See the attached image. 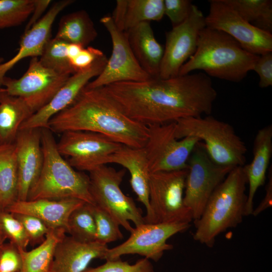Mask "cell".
Returning a JSON list of instances; mask_svg holds the SVG:
<instances>
[{
    "instance_id": "cell-1",
    "label": "cell",
    "mask_w": 272,
    "mask_h": 272,
    "mask_svg": "<svg viewBox=\"0 0 272 272\" xmlns=\"http://www.w3.org/2000/svg\"><path fill=\"white\" fill-rule=\"evenodd\" d=\"M130 118L149 126L210 115L217 92L202 72L104 87Z\"/></svg>"
},
{
    "instance_id": "cell-2",
    "label": "cell",
    "mask_w": 272,
    "mask_h": 272,
    "mask_svg": "<svg viewBox=\"0 0 272 272\" xmlns=\"http://www.w3.org/2000/svg\"><path fill=\"white\" fill-rule=\"evenodd\" d=\"M51 131L82 130L104 135L127 146L143 148L148 127L128 117L104 87L86 86L75 101L49 121Z\"/></svg>"
},
{
    "instance_id": "cell-3",
    "label": "cell",
    "mask_w": 272,
    "mask_h": 272,
    "mask_svg": "<svg viewBox=\"0 0 272 272\" xmlns=\"http://www.w3.org/2000/svg\"><path fill=\"white\" fill-rule=\"evenodd\" d=\"M259 56L245 50L227 33L206 26L199 34L195 52L178 76L201 70L209 77L238 83L253 70Z\"/></svg>"
},
{
    "instance_id": "cell-4",
    "label": "cell",
    "mask_w": 272,
    "mask_h": 272,
    "mask_svg": "<svg viewBox=\"0 0 272 272\" xmlns=\"http://www.w3.org/2000/svg\"><path fill=\"white\" fill-rule=\"evenodd\" d=\"M247 183L242 166L230 171L212 194L200 218L193 221L195 241L213 247L218 235L242 222L245 216Z\"/></svg>"
},
{
    "instance_id": "cell-5",
    "label": "cell",
    "mask_w": 272,
    "mask_h": 272,
    "mask_svg": "<svg viewBox=\"0 0 272 272\" xmlns=\"http://www.w3.org/2000/svg\"><path fill=\"white\" fill-rule=\"evenodd\" d=\"M41 146L42 167L29 190L27 200L75 198L95 205L90 190L89 177L76 171L63 159L48 128H41Z\"/></svg>"
},
{
    "instance_id": "cell-6",
    "label": "cell",
    "mask_w": 272,
    "mask_h": 272,
    "mask_svg": "<svg viewBox=\"0 0 272 272\" xmlns=\"http://www.w3.org/2000/svg\"><path fill=\"white\" fill-rule=\"evenodd\" d=\"M175 136L178 139L192 137L202 141L209 156L217 164L232 167L245 165V143L231 125L210 115L177 120Z\"/></svg>"
},
{
    "instance_id": "cell-7",
    "label": "cell",
    "mask_w": 272,
    "mask_h": 272,
    "mask_svg": "<svg viewBox=\"0 0 272 272\" xmlns=\"http://www.w3.org/2000/svg\"><path fill=\"white\" fill-rule=\"evenodd\" d=\"M187 174V169L150 173V211L144 217V223H190L193 221L190 210L183 202Z\"/></svg>"
},
{
    "instance_id": "cell-8",
    "label": "cell",
    "mask_w": 272,
    "mask_h": 272,
    "mask_svg": "<svg viewBox=\"0 0 272 272\" xmlns=\"http://www.w3.org/2000/svg\"><path fill=\"white\" fill-rule=\"evenodd\" d=\"M89 173L90 190L95 205L107 212L120 226L130 232L133 228L129 221L135 227L144 223L142 210L120 187L125 169L116 170L103 165Z\"/></svg>"
},
{
    "instance_id": "cell-9",
    "label": "cell",
    "mask_w": 272,
    "mask_h": 272,
    "mask_svg": "<svg viewBox=\"0 0 272 272\" xmlns=\"http://www.w3.org/2000/svg\"><path fill=\"white\" fill-rule=\"evenodd\" d=\"M234 167L217 164L209 156L202 142H199L187 162L183 202L198 219L212 194Z\"/></svg>"
},
{
    "instance_id": "cell-10",
    "label": "cell",
    "mask_w": 272,
    "mask_h": 272,
    "mask_svg": "<svg viewBox=\"0 0 272 272\" xmlns=\"http://www.w3.org/2000/svg\"><path fill=\"white\" fill-rule=\"evenodd\" d=\"M148 135L144 147L150 173L187 169L189 158L200 141L175 136V122L148 126Z\"/></svg>"
},
{
    "instance_id": "cell-11",
    "label": "cell",
    "mask_w": 272,
    "mask_h": 272,
    "mask_svg": "<svg viewBox=\"0 0 272 272\" xmlns=\"http://www.w3.org/2000/svg\"><path fill=\"white\" fill-rule=\"evenodd\" d=\"M100 21L110 36L112 53L101 73L86 87L101 88L118 82H141L151 78L137 60L125 32L117 28L111 16H104Z\"/></svg>"
},
{
    "instance_id": "cell-12",
    "label": "cell",
    "mask_w": 272,
    "mask_h": 272,
    "mask_svg": "<svg viewBox=\"0 0 272 272\" xmlns=\"http://www.w3.org/2000/svg\"><path fill=\"white\" fill-rule=\"evenodd\" d=\"M70 76L46 67L38 57H32L21 77L13 79L5 76L2 86L9 94L24 100L34 113L50 101Z\"/></svg>"
},
{
    "instance_id": "cell-13",
    "label": "cell",
    "mask_w": 272,
    "mask_h": 272,
    "mask_svg": "<svg viewBox=\"0 0 272 272\" xmlns=\"http://www.w3.org/2000/svg\"><path fill=\"white\" fill-rule=\"evenodd\" d=\"M122 145L100 133L69 130L62 133L57 148L62 157H67L72 167L90 172L106 165V159Z\"/></svg>"
},
{
    "instance_id": "cell-14",
    "label": "cell",
    "mask_w": 272,
    "mask_h": 272,
    "mask_svg": "<svg viewBox=\"0 0 272 272\" xmlns=\"http://www.w3.org/2000/svg\"><path fill=\"white\" fill-rule=\"evenodd\" d=\"M206 26L223 31L246 51L258 55L272 52V34L250 24L223 0H210Z\"/></svg>"
},
{
    "instance_id": "cell-15",
    "label": "cell",
    "mask_w": 272,
    "mask_h": 272,
    "mask_svg": "<svg viewBox=\"0 0 272 272\" xmlns=\"http://www.w3.org/2000/svg\"><path fill=\"white\" fill-rule=\"evenodd\" d=\"M190 225V223L181 222L144 223L133 228L125 241L108 248L104 259L113 260L123 255L138 254L158 261L165 251L173 247L167 240L173 235L187 230Z\"/></svg>"
},
{
    "instance_id": "cell-16",
    "label": "cell",
    "mask_w": 272,
    "mask_h": 272,
    "mask_svg": "<svg viewBox=\"0 0 272 272\" xmlns=\"http://www.w3.org/2000/svg\"><path fill=\"white\" fill-rule=\"evenodd\" d=\"M206 27L202 12L193 5L185 21L166 33L159 77L166 79L178 76L181 67L195 52L199 34Z\"/></svg>"
},
{
    "instance_id": "cell-17",
    "label": "cell",
    "mask_w": 272,
    "mask_h": 272,
    "mask_svg": "<svg viewBox=\"0 0 272 272\" xmlns=\"http://www.w3.org/2000/svg\"><path fill=\"white\" fill-rule=\"evenodd\" d=\"M107 59L104 54L88 69L72 75L50 101L24 121L20 129L48 128L50 120L75 101L90 80L101 73Z\"/></svg>"
},
{
    "instance_id": "cell-18",
    "label": "cell",
    "mask_w": 272,
    "mask_h": 272,
    "mask_svg": "<svg viewBox=\"0 0 272 272\" xmlns=\"http://www.w3.org/2000/svg\"><path fill=\"white\" fill-rule=\"evenodd\" d=\"M14 142L18 171L17 201H25L43 165L41 129H20Z\"/></svg>"
},
{
    "instance_id": "cell-19",
    "label": "cell",
    "mask_w": 272,
    "mask_h": 272,
    "mask_svg": "<svg viewBox=\"0 0 272 272\" xmlns=\"http://www.w3.org/2000/svg\"><path fill=\"white\" fill-rule=\"evenodd\" d=\"M74 2L61 0L55 2L37 23L24 32L17 53L7 62L0 64V88L6 74L19 61L26 57H38L41 55L51 39V28L56 17Z\"/></svg>"
},
{
    "instance_id": "cell-20",
    "label": "cell",
    "mask_w": 272,
    "mask_h": 272,
    "mask_svg": "<svg viewBox=\"0 0 272 272\" xmlns=\"http://www.w3.org/2000/svg\"><path fill=\"white\" fill-rule=\"evenodd\" d=\"M108 248L96 241L84 242L64 236L57 244L50 272H83L94 259H104Z\"/></svg>"
},
{
    "instance_id": "cell-21",
    "label": "cell",
    "mask_w": 272,
    "mask_h": 272,
    "mask_svg": "<svg viewBox=\"0 0 272 272\" xmlns=\"http://www.w3.org/2000/svg\"><path fill=\"white\" fill-rule=\"evenodd\" d=\"M84 203L75 198L16 201L5 211L35 216L41 219L49 229H63L66 232L70 216Z\"/></svg>"
},
{
    "instance_id": "cell-22",
    "label": "cell",
    "mask_w": 272,
    "mask_h": 272,
    "mask_svg": "<svg viewBox=\"0 0 272 272\" xmlns=\"http://www.w3.org/2000/svg\"><path fill=\"white\" fill-rule=\"evenodd\" d=\"M271 155L272 125L269 124L257 131L253 142L252 160L242 166L249 185L245 216L252 215L254 196L258 189L265 183Z\"/></svg>"
},
{
    "instance_id": "cell-23",
    "label": "cell",
    "mask_w": 272,
    "mask_h": 272,
    "mask_svg": "<svg viewBox=\"0 0 272 272\" xmlns=\"http://www.w3.org/2000/svg\"><path fill=\"white\" fill-rule=\"evenodd\" d=\"M105 163H116L128 170L130 175L131 187L138 200L145 206L146 215H148L150 211L149 196L150 173L144 148L122 145L106 159Z\"/></svg>"
},
{
    "instance_id": "cell-24",
    "label": "cell",
    "mask_w": 272,
    "mask_h": 272,
    "mask_svg": "<svg viewBox=\"0 0 272 272\" xmlns=\"http://www.w3.org/2000/svg\"><path fill=\"white\" fill-rule=\"evenodd\" d=\"M125 33L141 67L151 77H159L164 49L155 38L150 23H141Z\"/></svg>"
},
{
    "instance_id": "cell-25",
    "label": "cell",
    "mask_w": 272,
    "mask_h": 272,
    "mask_svg": "<svg viewBox=\"0 0 272 272\" xmlns=\"http://www.w3.org/2000/svg\"><path fill=\"white\" fill-rule=\"evenodd\" d=\"M164 15V0H117L111 17L125 32L143 22L159 21Z\"/></svg>"
},
{
    "instance_id": "cell-26",
    "label": "cell",
    "mask_w": 272,
    "mask_h": 272,
    "mask_svg": "<svg viewBox=\"0 0 272 272\" xmlns=\"http://www.w3.org/2000/svg\"><path fill=\"white\" fill-rule=\"evenodd\" d=\"M33 114L22 98L0 88V140L2 144L14 143L22 124Z\"/></svg>"
},
{
    "instance_id": "cell-27",
    "label": "cell",
    "mask_w": 272,
    "mask_h": 272,
    "mask_svg": "<svg viewBox=\"0 0 272 272\" xmlns=\"http://www.w3.org/2000/svg\"><path fill=\"white\" fill-rule=\"evenodd\" d=\"M97 35L92 20L87 12L82 10L61 18L55 38L85 47L96 39Z\"/></svg>"
},
{
    "instance_id": "cell-28",
    "label": "cell",
    "mask_w": 272,
    "mask_h": 272,
    "mask_svg": "<svg viewBox=\"0 0 272 272\" xmlns=\"http://www.w3.org/2000/svg\"><path fill=\"white\" fill-rule=\"evenodd\" d=\"M18 171L15 142L0 145V210L17 200Z\"/></svg>"
},
{
    "instance_id": "cell-29",
    "label": "cell",
    "mask_w": 272,
    "mask_h": 272,
    "mask_svg": "<svg viewBox=\"0 0 272 272\" xmlns=\"http://www.w3.org/2000/svg\"><path fill=\"white\" fill-rule=\"evenodd\" d=\"M65 233L63 229H50L35 248L29 251L19 248L22 260L19 272H50L56 246Z\"/></svg>"
},
{
    "instance_id": "cell-30",
    "label": "cell",
    "mask_w": 272,
    "mask_h": 272,
    "mask_svg": "<svg viewBox=\"0 0 272 272\" xmlns=\"http://www.w3.org/2000/svg\"><path fill=\"white\" fill-rule=\"evenodd\" d=\"M244 20L254 27L271 33V0H223Z\"/></svg>"
},
{
    "instance_id": "cell-31",
    "label": "cell",
    "mask_w": 272,
    "mask_h": 272,
    "mask_svg": "<svg viewBox=\"0 0 272 272\" xmlns=\"http://www.w3.org/2000/svg\"><path fill=\"white\" fill-rule=\"evenodd\" d=\"M92 206L85 202L75 209L69 217L66 233L79 241H96V225Z\"/></svg>"
},
{
    "instance_id": "cell-32",
    "label": "cell",
    "mask_w": 272,
    "mask_h": 272,
    "mask_svg": "<svg viewBox=\"0 0 272 272\" xmlns=\"http://www.w3.org/2000/svg\"><path fill=\"white\" fill-rule=\"evenodd\" d=\"M68 44L55 37L51 38L40 56L41 63L61 75L71 76L75 74L67 55Z\"/></svg>"
},
{
    "instance_id": "cell-33",
    "label": "cell",
    "mask_w": 272,
    "mask_h": 272,
    "mask_svg": "<svg viewBox=\"0 0 272 272\" xmlns=\"http://www.w3.org/2000/svg\"><path fill=\"white\" fill-rule=\"evenodd\" d=\"M33 8L34 0H0V30L21 25Z\"/></svg>"
},
{
    "instance_id": "cell-34",
    "label": "cell",
    "mask_w": 272,
    "mask_h": 272,
    "mask_svg": "<svg viewBox=\"0 0 272 272\" xmlns=\"http://www.w3.org/2000/svg\"><path fill=\"white\" fill-rule=\"evenodd\" d=\"M96 225V241L102 244L121 239L123 235L119 224L107 212L96 205L92 206Z\"/></svg>"
},
{
    "instance_id": "cell-35",
    "label": "cell",
    "mask_w": 272,
    "mask_h": 272,
    "mask_svg": "<svg viewBox=\"0 0 272 272\" xmlns=\"http://www.w3.org/2000/svg\"><path fill=\"white\" fill-rule=\"evenodd\" d=\"M0 222L6 238L19 248L26 250L30 240L22 223L14 215L7 211H1Z\"/></svg>"
},
{
    "instance_id": "cell-36",
    "label": "cell",
    "mask_w": 272,
    "mask_h": 272,
    "mask_svg": "<svg viewBox=\"0 0 272 272\" xmlns=\"http://www.w3.org/2000/svg\"><path fill=\"white\" fill-rule=\"evenodd\" d=\"M83 272H155L153 266L146 258L140 259L133 264L122 261L120 258L106 260L102 265L87 267Z\"/></svg>"
},
{
    "instance_id": "cell-37",
    "label": "cell",
    "mask_w": 272,
    "mask_h": 272,
    "mask_svg": "<svg viewBox=\"0 0 272 272\" xmlns=\"http://www.w3.org/2000/svg\"><path fill=\"white\" fill-rule=\"evenodd\" d=\"M13 214L23 226L30 243L32 244L41 243L45 240L50 229L41 219L29 215Z\"/></svg>"
},
{
    "instance_id": "cell-38",
    "label": "cell",
    "mask_w": 272,
    "mask_h": 272,
    "mask_svg": "<svg viewBox=\"0 0 272 272\" xmlns=\"http://www.w3.org/2000/svg\"><path fill=\"white\" fill-rule=\"evenodd\" d=\"M22 264L20 251L16 245L10 242L0 246V272H19Z\"/></svg>"
},
{
    "instance_id": "cell-39",
    "label": "cell",
    "mask_w": 272,
    "mask_h": 272,
    "mask_svg": "<svg viewBox=\"0 0 272 272\" xmlns=\"http://www.w3.org/2000/svg\"><path fill=\"white\" fill-rule=\"evenodd\" d=\"M164 15L168 17L174 27L185 21L193 5L189 0H164Z\"/></svg>"
},
{
    "instance_id": "cell-40",
    "label": "cell",
    "mask_w": 272,
    "mask_h": 272,
    "mask_svg": "<svg viewBox=\"0 0 272 272\" xmlns=\"http://www.w3.org/2000/svg\"><path fill=\"white\" fill-rule=\"evenodd\" d=\"M259 77V86L265 88L272 86V52L259 56L253 70Z\"/></svg>"
},
{
    "instance_id": "cell-41",
    "label": "cell",
    "mask_w": 272,
    "mask_h": 272,
    "mask_svg": "<svg viewBox=\"0 0 272 272\" xmlns=\"http://www.w3.org/2000/svg\"><path fill=\"white\" fill-rule=\"evenodd\" d=\"M103 55L100 50L96 48L84 47L76 57L70 60V63L76 73L88 69Z\"/></svg>"
},
{
    "instance_id": "cell-42",
    "label": "cell",
    "mask_w": 272,
    "mask_h": 272,
    "mask_svg": "<svg viewBox=\"0 0 272 272\" xmlns=\"http://www.w3.org/2000/svg\"><path fill=\"white\" fill-rule=\"evenodd\" d=\"M272 206V167L270 165L268 169V181L265 186V194L259 203V205L254 209L252 215L256 217L261 212Z\"/></svg>"
},
{
    "instance_id": "cell-43",
    "label": "cell",
    "mask_w": 272,
    "mask_h": 272,
    "mask_svg": "<svg viewBox=\"0 0 272 272\" xmlns=\"http://www.w3.org/2000/svg\"><path fill=\"white\" fill-rule=\"evenodd\" d=\"M50 0H34V8L30 19L27 24L25 31L29 30L41 19L51 3Z\"/></svg>"
},
{
    "instance_id": "cell-44",
    "label": "cell",
    "mask_w": 272,
    "mask_h": 272,
    "mask_svg": "<svg viewBox=\"0 0 272 272\" xmlns=\"http://www.w3.org/2000/svg\"><path fill=\"white\" fill-rule=\"evenodd\" d=\"M83 46L74 43H69L67 47V55L69 60L76 57L84 48Z\"/></svg>"
},
{
    "instance_id": "cell-45",
    "label": "cell",
    "mask_w": 272,
    "mask_h": 272,
    "mask_svg": "<svg viewBox=\"0 0 272 272\" xmlns=\"http://www.w3.org/2000/svg\"><path fill=\"white\" fill-rule=\"evenodd\" d=\"M1 210H0V212H1ZM6 237L3 231V230H2V226H1V222H0V246L3 244L4 243V241H5V240L6 239Z\"/></svg>"
},
{
    "instance_id": "cell-46",
    "label": "cell",
    "mask_w": 272,
    "mask_h": 272,
    "mask_svg": "<svg viewBox=\"0 0 272 272\" xmlns=\"http://www.w3.org/2000/svg\"><path fill=\"white\" fill-rule=\"evenodd\" d=\"M4 58L2 57H0V64L3 62Z\"/></svg>"
},
{
    "instance_id": "cell-47",
    "label": "cell",
    "mask_w": 272,
    "mask_h": 272,
    "mask_svg": "<svg viewBox=\"0 0 272 272\" xmlns=\"http://www.w3.org/2000/svg\"><path fill=\"white\" fill-rule=\"evenodd\" d=\"M2 145V143H1V140H0V145Z\"/></svg>"
}]
</instances>
